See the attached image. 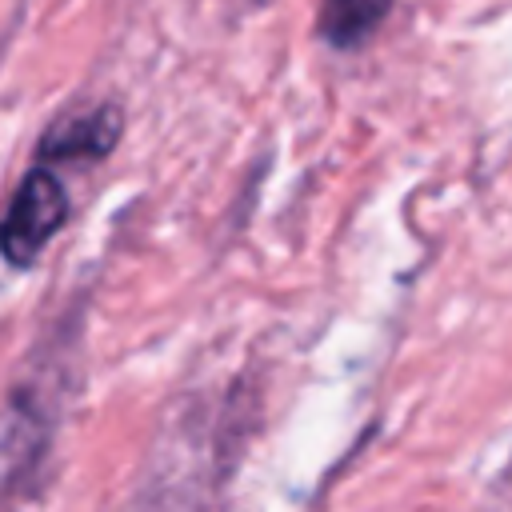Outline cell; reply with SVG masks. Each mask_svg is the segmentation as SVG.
<instances>
[{"instance_id": "cell-1", "label": "cell", "mask_w": 512, "mask_h": 512, "mask_svg": "<svg viewBox=\"0 0 512 512\" xmlns=\"http://www.w3.org/2000/svg\"><path fill=\"white\" fill-rule=\"evenodd\" d=\"M68 212H72V200H68L60 176L44 164H32L20 176L12 200L0 216V256L12 268H32L36 256L44 252V244L64 228Z\"/></svg>"}, {"instance_id": "cell-2", "label": "cell", "mask_w": 512, "mask_h": 512, "mask_svg": "<svg viewBox=\"0 0 512 512\" xmlns=\"http://www.w3.org/2000/svg\"><path fill=\"white\" fill-rule=\"evenodd\" d=\"M124 132V112L116 104H96L80 116L52 124L36 148V160L48 168L56 160H104Z\"/></svg>"}, {"instance_id": "cell-3", "label": "cell", "mask_w": 512, "mask_h": 512, "mask_svg": "<svg viewBox=\"0 0 512 512\" xmlns=\"http://www.w3.org/2000/svg\"><path fill=\"white\" fill-rule=\"evenodd\" d=\"M392 4L396 0H320L316 36L336 52L364 48L392 16Z\"/></svg>"}, {"instance_id": "cell-4", "label": "cell", "mask_w": 512, "mask_h": 512, "mask_svg": "<svg viewBox=\"0 0 512 512\" xmlns=\"http://www.w3.org/2000/svg\"><path fill=\"white\" fill-rule=\"evenodd\" d=\"M256 4H272V0H256Z\"/></svg>"}]
</instances>
